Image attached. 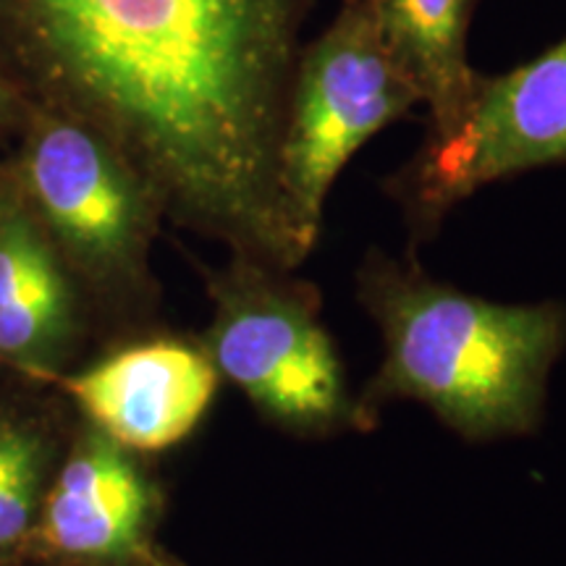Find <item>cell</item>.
Wrapping results in <instances>:
<instances>
[{
  "instance_id": "obj_7",
  "label": "cell",
  "mask_w": 566,
  "mask_h": 566,
  "mask_svg": "<svg viewBox=\"0 0 566 566\" xmlns=\"http://www.w3.org/2000/svg\"><path fill=\"white\" fill-rule=\"evenodd\" d=\"M66 386L113 443L160 451L192 433L208 412L218 370L192 346L153 342L113 354Z\"/></svg>"
},
{
  "instance_id": "obj_12",
  "label": "cell",
  "mask_w": 566,
  "mask_h": 566,
  "mask_svg": "<svg viewBox=\"0 0 566 566\" xmlns=\"http://www.w3.org/2000/svg\"><path fill=\"white\" fill-rule=\"evenodd\" d=\"M11 108H13V95H11V90L3 84V80H0V118L9 116Z\"/></svg>"
},
{
  "instance_id": "obj_10",
  "label": "cell",
  "mask_w": 566,
  "mask_h": 566,
  "mask_svg": "<svg viewBox=\"0 0 566 566\" xmlns=\"http://www.w3.org/2000/svg\"><path fill=\"white\" fill-rule=\"evenodd\" d=\"M69 296L51 250L30 218L0 210V352L30 357L59 342Z\"/></svg>"
},
{
  "instance_id": "obj_6",
  "label": "cell",
  "mask_w": 566,
  "mask_h": 566,
  "mask_svg": "<svg viewBox=\"0 0 566 566\" xmlns=\"http://www.w3.org/2000/svg\"><path fill=\"white\" fill-rule=\"evenodd\" d=\"M24 179L45 221L82 258L103 268L132 263L158 192L108 134L84 118L38 122Z\"/></svg>"
},
{
  "instance_id": "obj_5",
  "label": "cell",
  "mask_w": 566,
  "mask_h": 566,
  "mask_svg": "<svg viewBox=\"0 0 566 566\" xmlns=\"http://www.w3.org/2000/svg\"><path fill=\"white\" fill-rule=\"evenodd\" d=\"M210 346L216 370L275 422L323 430L352 412L342 365L313 304L275 279L226 296Z\"/></svg>"
},
{
  "instance_id": "obj_4",
  "label": "cell",
  "mask_w": 566,
  "mask_h": 566,
  "mask_svg": "<svg viewBox=\"0 0 566 566\" xmlns=\"http://www.w3.org/2000/svg\"><path fill=\"white\" fill-rule=\"evenodd\" d=\"M566 163V38L504 74H478L462 116L430 134L401 176L422 221L488 184Z\"/></svg>"
},
{
  "instance_id": "obj_11",
  "label": "cell",
  "mask_w": 566,
  "mask_h": 566,
  "mask_svg": "<svg viewBox=\"0 0 566 566\" xmlns=\"http://www.w3.org/2000/svg\"><path fill=\"white\" fill-rule=\"evenodd\" d=\"M40 478L38 438L19 428H0V546L30 527Z\"/></svg>"
},
{
  "instance_id": "obj_8",
  "label": "cell",
  "mask_w": 566,
  "mask_h": 566,
  "mask_svg": "<svg viewBox=\"0 0 566 566\" xmlns=\"http://www.w3.org/2000/svg\"><path fill=\"white\" fill-rule=\"evenodd\" d=\"M150 495L122 446L92 441L63 467L45 506L42 535L71 556L108 558L137 546Z\"/></svg>"
},
{
  "instance_id": "obj_2",
  "label": "cell",
  "mask_w": 566,
  "mask_h": 566,
  "mask_svg": "<svg viewBox=\"0 0 566 566\" xmlns=\"http://www.w3.org/2000/svg\"><path fill=\"white\" fill-rule=\"evenodd\" d=\"M365 304L384 331L373 391L430 407L467 438L537 428L548 373L566 344L562 304H499L380 263Z\"/></svg>"
},
{
  "instance_id": "obj_9",
  "label": "cell",
  "mask_w": 566,
  "mask_h": 566,
  "mask_svg": "<svg viewBox=\"0 0 566 566\" xmlns=\"http://www.w3.org/2000/svg\"><path fill=\"white\" fill-rule=\"evenodd\" d=\"M388 45L405 63L430 111V134L462 116L478 71L470 66V27L478 0H370Z\"/></svg>"
},
{
  "instance_id": "obj_3",
  "label": "cell",
  "mask_w": 566,
  "mask_h": 566,
  "mask_svg": "<svg viewBox=\"0 0 566 566\" xmlns=\"http://www.w3.org/2000/svg\"><path fill=\"white\" fill-rule=\"evenodd\" d=\"M420 103L370 0H344L300 55L279 147L281 208L302 254L313 250L325 200L354 153Z\"/></svg>"
},
{
  "instance_id": "obj_1",
  "label": "cell",
  "mask_w": 566,
  "mask_h": 566,
  "mask_svg": "<svg viewBox=\"0 0 566 566\" xmlns=\"http://www.w3.org/2000/svg\"><path fill=\"white\" fill-rule=\"evenodd\" d=\"M313 0H0L6 40L158 197L258 263H302L279 147Z\"/></svg>"
}]
</instances>
